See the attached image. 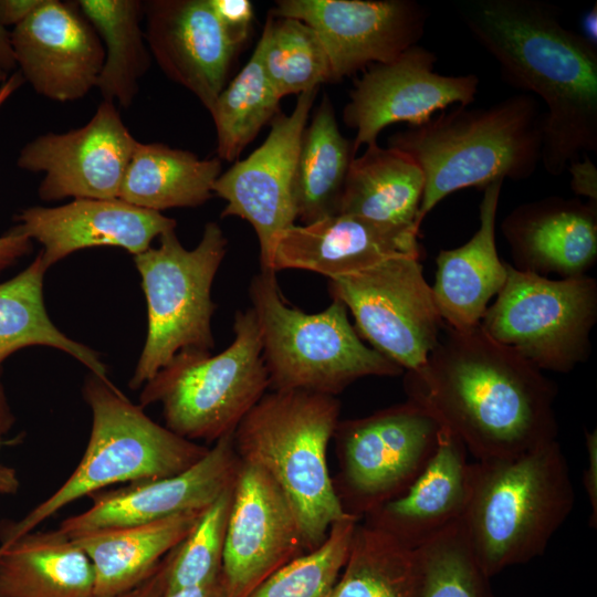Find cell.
<instances>
[{
	"label": "cell",
	"mask_w": 597,
	"mask_h": 597,
	"mask_svg": "<svg viewBox=\"0 0 597 597\" xmlns=\"http://www.w3.org/2000/svg\"><path fill=\"white\" fill-rule=\"evenodd\" d=\"M234 338L218 355L181 350L146 384L140 407L160 402L166 427L188 440L233 433L269 388L256 317L238 311Z\"/></svg>",
	"instance_id": "8"
},
{
	"label": "cell",
	"mask_w": 597,
	"mask_h": 597,
	"mask_svg": "<svg viewBox=\"0 0 597 597\" xmlns=\"http://www.w3.org/2000/svg\"><path fill=\"white\" fill-rule=\"evenodd\" d=\"M277 94L254 49L241 71L229 82L209 111L217 134V157L234 161L263 126L280 114Z\"/></svg>",
	"instance_id": "34"
},
{
	"label": "cell",
	"mask_w": 597,
	"mask_h": 597,
	"mask_svg": "<svg viewBox=\"0 0 597 597\" xmlns=\"http://www.w3.org/2000/svg\"><path fill=\"white\" fill-rule=\"evenodd\" d=\"M339 411L335 396L272 390L233 432L240 461L266 472L285 496L307 552L322 545L332 525L348 514L327 464Z\"/></svg>",
	"instance_id": "5"
},
{
	"label": "cell",
	"mask_w": 597,
	"mask_h": 597,
	"mask_svg": "<svg viewBox=\"0 0 597 597\" xmlns=\"http://www.w3.org/2000/svg\"><path fill=\"white\" fill-rule=\"evenodd\" d=\"M82 14L104 42L105 60L97 81L103 101L128 107L139 91V82L150 66L139 0H80Z\"/></svg>",
	"instance_id": "31"
},
{
	"label": "cell",
	"mask_w": 597,
	"mask_h": 597,
	"mask_svg": "<svg viewBox=\"0 0 597 597\" xmlns=\"http://www.w3.org/2000/svg\"><path fill=\"white\" fill-rule=\"evenodd\" d=\"M441 426L407 399L367 417L339 421V474L335 490L346 513L359 520L402 494L433 457Z\"/></svg>",
	"instance_id": "11"
},
{
	"label": "cell",
	"mask_w": 597,
	"mask_h": 597,
	"mask_svg": "<svg viewBox=\"0 0 597 597\" xmlns=\"http://www.w3.org/2000/svg\"><path fill=\"white\" fill-rule=\"evenodd\" d=\"M15 66L11 32L0 24V70L8 73L15 69Z\"/></svg>",
	"instance_id": "46"
},
{
	"label": "cell",
	"mask_w": 597,
	"mask_h": 597,
	"mask_svg": "<svg viewBox=\"0 0 597 597\" xmlns=\"http://www.w3.org/2000/svg\"><path fill=\"white\" fill-rule=\"evenodd\" d=\"M249 295L272 390L336 396L357 379L404 373L363 342L341 301L333 298L327 308L313 314L292 307L275 272L269 270L254 275Z\"/></svg>",
	"instance_id": "7"
},
{
	"label": "cell",
	"mask_w": 597,
	"mask_h": 597,
	"mask_svg": "<svg viewBox=\"0 0 597 597\" xmlns=\"http://www.w3.org/2000/svg\"><path fill=\"white\" fill-rule=\"evenodd\" d=\"M585 443L587 449V468L584 471L583 484L586 490L589 504H590V517L589 524L591 527H596L597 523V432L586 431Z\"/></svg>",
	"instance_id": "41"
},
{
	"label": "cell",
	"mask_w": 597,
	"mask_h": 597,
	"mask_svg": "<svg viewBox=\"0 0 597 597\" xmlns=\"http://www.w3.org/2000/svg\"><path fill=\"white\" fill-rule=\"evenodd\" d=\"M574 503L568 463L556 439L517 457L471 463L462 526L491 578L541 556Z\"/></svg>",
	"instance_id": "4"
},
{
	"label": "cell",
	"mask_w": 597,
	"mask_h": 597,
	"mask_svg": "<svg viewBox=\"0 0 597 597\" xmlns=\"http://www.w3.org/2000/svg\"><path fill=\"white\" fill-rule=\"evenodd\" d=\"M227 244L218 223L209 222L192 250L184 248L171 229L159 235L158 248L135 255L147 301L148 329L129 384L133 389L150 381L179 352L210 353L213 348L211 286Z\"/></svg>",
	"instance_id": "9"
},
{
	"label": "cell",
	"mask_w": 597,
	"mask_h": 597,
	"mask_svg": "<svg viewBox=\"0 0 597 597\" xmlns=\"http://www.w3.org/2000/svg\"><path fill=\"white\" fill-rule=\"evenodd\" d=\"M266 76L281 97L332 82L331 65L315 31L293 18H266L258 42Z\"/></svg>",
	"instance_id": "35"
},
{
	"label": "cell",
	"mask_w": 597,
	"mask_h": 597,
	"mask_svg": "<svg viewBox=\"0 0 597 597\" xmlns=\"http://www.w3.org/2000/svg\"><path fill=\"white\" fill-rule=\"evenodd\" d=\"M233 485L203 511L189 535L175 548L167 593L208 583L221 574Z\"/></svg>",
	"instance_id": "38"
},
{
	"label": "cell",
	"mask_w": 597,
	"mask_h": 597,
	"mask_svg": "<svg viewBox=\"0 0 597 597\" xmlns=\"http://www.w3.org/2000/svg\"><path fill=\"white\" fill-rule=\"evenodd\" d=\"M18 481L14 471L9 468H0V493H9L15 490Z\"/></svg>",
	"instance_id": "49"
},
{
	"label": "cell",
	"mask_w": 597,
	"mask_h": 597,
	"mask_svg": "<svg viewBox=\"0 0 597 597\" xmlns=\"http://www.w3.org/2000/svg\"><path fill=\"white\" fill-rule=\"evenodd\" d=\"M84 397L92 410L85 452L70 478L22 520L4 528V547L62 507L117 483H138L179 474L209 448L182 438L153 421L108 380L90 378Z\"/></svg>",
	"instance_id": "6"
},
{
	"label": "cell",
	"mask_w": 597,
	"mask_h": 597,
	"mask_svg": "<svg viewBox=\"0 0 597 597\" xmlns=\"http://www.w3.org/2000/svg\"><path fill=\"white\" fill-rule=\"evenodd\" d=\"M134 591H135V589L133 591L128 593V594H125V595H122V596H118V597H132L134 595Z\"/></svg>",
	"instance_id": "51"
},
{
	"label": "cell",
	"mask_w": 597,
	"mask_h": 597,
	"mask_svg": "<svg viewBox=\"0 0 597 597\" xmlns=\"http://www.w3.org/2000/svg\"><path fill=\"white\" fill-rule=\"evenodd\" d=\"M205 510L71 537L92 563L95 597H118L136 589L189 535Z\"/></svg>",
	"instance_id": "26"
},
{
	"label": "cell",
	"mask_w": 597,
	"mask_h": 597,
	"mask_svg": "<svg viewBox=\"0 0 597 597\" xmlns=\"http://www.w3.org/2000/svg\"><path fill=\"white\" fill-rule=\"evenodd\" d=\"M240 464L233 433L227 434L216 441L202 459L179 474L91 495L92 506L65 519L59 530L73 537L205 510L233 485Z\"/></svg>",
	"instance_id": "19"
},
{
	"label": "cell",
	"mask_w": 597,
	"mask_h": 597,
	"mask_svg": "<svg viewBox=\"0 0 597 597\" xmlns=\"http://www.w3.org/2000/svg\"><path fill=\"white\" fill-rule=\"evenodd\" d=\"M328 290L350 311L359 336L406 371L420 368L438 343L444 323L420 258L388 259L329 280Z\"/></svg>",
	"instance_id": "12"
},
{
	"label": "cell",
	"mask_w": 597,
	"mask_h": 597,
	"mask_svg": "<svg viewBox=\"0 0 597 597\" xmlns=\"http://www.w3.org/2000/svg\"><path fill=\"white\" fill-rule=\"evenodd\" d=\"M305 553L297 521L281 490L262 469L241 462L221 567L229 597H247Z\"/></svg>",
	"instance_id": "17"
},
{
	"label": "cell",
	"mask_w": 597,
	"mask_h": 597,
	"mask_svg": "<svg viewBox=\"0 0 597 597\" xmlns=\"http://www.w3.org/2000/svg\"><path fill=\"white\" fill-rule=\"evenodd\" d=\"M419 230L333 214L294 224L274 242L269 271L305 270L328 280L355 273L388 259L421 255Z\"/></svg>",
	"instance_id": "21"
},
{
	"label": "cell",
	"mask_w": 597,
	"mask_h": 597,
	"mask_svg": "<svg viewBox=\"0 0 597 597\" xmlns=\"http://www.w3.org/2000/svg\"><path fill=\"white\" fill-rule=\"evenodd\" d=\"M417 597H495L467 541L462 520L418 548Z\"/></svg>",
	"instance_id": "37"
},
{
	"label": "cell",
	"mask_w": 597,
	"mask_h": 597,
	"mask_svg": "<svg viewBox=\"0 0 597 597\" xmlns=\"http://www.w3.org/2000/svg\"><path fill=\"white\" fill-rule=\"evenodd\" d=\"M516 270L561 279L586 275L597 260V203L546 197L512 209L501 223Z\"/></svg>",
	"instance_id": "23"
},
{
	"label": "cell",
	"mask_w": 597,
	"mask_h": 597,
	"mask_svg": "<svg viewBox=\"0 0 597 597\" xmlns=\"http://www.w3.org/2000/svg\"><path fill=\"white\" fill-rule=\"evenodd\" d=\"M544 112L526 93L488 107L455 105L394 134L388 146L408 154L425 178L419 221L449 195L506 178H530L541 164Z\"/></svg>",
	"instance_id": "3"
},
{
	"label": "cell",
	"mask_w": 597,
	"mask_h": 597,
	"mask_svg": "<svg viewBox=\"0 0 597 597\" xmlns=\"http://www.w3.org/2000/svg\"><path fill=\"white\" fill-rule=\"evenodd\" d=\"M455 13L511 86L545 105L541 164L561 176L597 151V49L538 0H462ZM526 93V94H527Z\"/></svg>",
	"instance_id": "2"
},
{
	"label": "cell",
	"mask_w": 597,
	"mask_h": 597,
	"mask_svg": "<svg viewBox=\"0 0 597 597\" xmlns=\"http://www.w3.org/2000/svg\"><path fill=\"white\" fill-rule=\"evenodd\" d=\"M10 32L18 72L39 95L64 103L96 87L105 49L76 1L42 0Z\"/></svg>",
	"instance_id": "18"
},
{
	"label": "cell",
	"mask_w": 597,
	"mask_h": 597,
	"mask_svg": "<svg viewBox=\"0 0 597 597\" xmlns=\"http://www.w3.org/2000/svg\"><path fill=\"white\" fill-rule=\"evenodd\" d=\"M359 521L345 565L328 597H417L420 584L418 549H411L391 534Z\"/></svg>",
	"instance_id": "32"
},
{
	"label": "cell",
	"mask_w": 597,
	"mask_h": 597,
	"mask_svg": "<svg viewBox=\"0 0 597 597\" xmlns=\"http://www.w3.org/2000/svg\"><path fill=\"white\" fill-rule=\"evenodd\" d=\"M211 6L231 41L240 49L248 39L253 19L249 0H210Z\"/></svg>",
	"instance_id": "39"
},
{
	"label": "cell",
	"mask_w": 597,
	"mask_h": 597,
	"mask_svg": "<svg viewBox=\"0 0 597 597\" xmlns=\"http://www.w3.org/2000/svg\"><path fill=\"white\" fill-rule=\"evenodd\" d=\"M23 82L24 80L17 71L0 84V108L10 98V96L15 93Z\"/></svg>",
	"instance_id": "47"
},
{
	"label": "cell",
	"mask_w": 597,
	"mask_h": 597,
	"mask_svg": "<svg viewBox=\"0 0 597 597\" xmlns=\"http://www.w3.org/2000/svg\"><path fill=\"white\" fill-rule=\"evenodd\" d=\"M270 14L301 20L315 31L332 82L417 45L429 18L428 9L415 0H279Z\"/></svg>",
	"instance_id": "14"
},
{
	"label": "cell",
	"mask_w": 597,
	"mask_h": 597,
	"mask_svg": "<svg viewBox=\"0 0 597 597\" xmlns=\"http://www.w3.org/2000/svg\"><path fill=\"white\" fill-rule=\"evenodd\" d=\"M404 386L476 461L517 457L557 439L556 386L480 325L458 331L444 324Z\"/></svg>",
	"instance_id": "1"
},
{
	"label": "cell",
	"mask_w": 597,
	"mask_h": 597,
	"mask_svg": "<svg viewBox=\"0 0 597 597\" xmlns=\"http://www.w3.org/2000/svg\"><path fill=\"white\" fill-rule=\"evenodd\" d=\"M137 143L115 103L102 101L85 125L42 134L25 144L17 166L44 175L38 193L45 201L118 199Z\"/></svg>",
	"instance_id": "16"
},
{
	"label": "cell",
	"mask_w": 597,
	"mask_h": 597,
	"mask_svg": "<svg viewBox=\"0 0 597 597\" xmlns=\"http://www.w3.org/2000/svg\"><path fill=\"white\" fill-rule=\"evenodd\" d=\"M221 169L218 157L200 159L188 150L160 143L138 142L118 198L158 212L198 207L212 197Z\"/></svg>",
	"instance_id": "29"
},
{
	"label": "cell",
	"mask_w": 597,
	"mask_h": 597,
	"mask_svg": "<svg viewBox=\"0 0 597 597\" xmlns=\"http://www.w3.org/2000/svg\"><path fill=\"white\" fill-rule=\"evenodd\" d=\"M423 189V174L408 154L371 144L349 164L337 213L419 230Z\"/></svg>",
	"instance_id": "27"
},
{
	"label": "cell",
	"mask_w": 597,
	"mask_h": 597,
	"mask_svg": "<svg viewBox=\"0 0 597 597\" xmlns=\"http://www.w3.org/2000/svg\"><path fill=\"white\" fill-rule=\"evenodd\" d=\"M150 55L172 82L192 93L209 112L227 85L239 48L210 0L143 1Z\"/></svg>",
	"instance_id": "20"
},
{
	"label": "cell",
	"mask_w": 597,
	"mask_h": 597,
	"mask_svg": "<svg viewBox=\"0 0 597 597\" xmlns=\"http://www.w3.org/2000/svg\"><path fill=\"white\" fill-rule=\"evenodd\" d=\"M567 170L570 174V187L578 196L597 203V168L588 155H583L572 163Z\"/></svg>",
	"instance_id": "40"
},
{
	"label": "cell",
	"mask_w": 597,
	"mask_h": 597,
	"mask_svg": "<svg viewBox=\"0 0 597 597\" xmlns=\"http://www.w3.org/2000/svg\"><path fill=\"white\" fill-rule=\"evenodd\" d=\"M15 220V230L43 245L40 254L46 269L72 252L91 247H118L136 255L150 248L156 237L176 229L174 219L119 198L74 199L53 208L30 207Z\"/></svg>",
	"instance_id": "22"
},
{
	"label": "cell",
	"mask_w": 597,
	"mask_h": 597,
	"mask_svg": "<svg viewBox=\"0 0 597 597\" xmlns=\"http://www.w3.org/2000/svg\"><path fill=\"white\" fill-rule=\"evenodd\" d=\"M358 521L347 514L335 522L322 545L276 570L247 597H328L347 559Z\"/></svg>",
	"instance_id": "36"
},
{
	"label": "cell",
	"mask_w": 597,
	"mask_h": 597,
	"mask_svg": "<svg viewBox=\"0 0 597 597\" xmlns=\"http://www.w3.org/2000/svg\"><path fill=\"white\" fill-rule=\"evenodd\" d=\"M41 254L23 272L0 284V363L28 345L59 348L87 366L95 376L106 378V367L97 354L65 336L49 318L43 303Z\"/></svg>",
	"instance_id": "33"
},
{
	"label": "cell",
	"mask_w": 597,
	"mask_h": 597,
	"mask_svg": "<svg viewBox=\"0 0 597 597\" xmlns=\"http://www.w3.org/2000/svg\"><path fill=\"white\" fill-rule=\"evenodd\" d=\"M463 443L441 427L437 450L399 496L367 513L376 526L411 549L428 544L462 520L470 500L471 463Z\"/></svg>",
	"instance_id": "24"
},
{
	"label": "cell",
	"mask_w": 597,
	"mask_h": 597,
	"mask_svg": "<svg viewBox=\"0 0 597 597\" xmlns=\"http://www.w3.org/2000/svg\"><path fill=\"white\" fill-rule=\"evenodd\" d=\"M8 78V73L0 70V84L3 83Z\"/></svg>",
	"instance_id": "50"
},
{
	"label": "cell",
	"mask_w": 597,
	"mask_h": 597,
	"mask_svg": "<svg viewBox=\"0 0 597 597\" xmlns=\"http://www.w3.org/2000/svg\"><path fill=\"white\" fill-rule=\"evenodd\" d=\"M436 62L432 51L417 44L389 62L364 70L343 111L344 123L355 130V157L363 145L376 144L391 124L419 126L452 105L473 103L479 76L440 74L434 71Z\"/></svg>",
	"instance_id": "13"
},
{
	"label": "cell",
	"mask_w": 597,
	"mask_h": 597,
	"mask_svg": "<svg viewBox=\"0 0 597 597\" xmlns=\"http://www.w3.org/2000/svg\"><path fill=\"white\" fill-rule=\"evenodd\" d=\"M87 555L59 528L0 547V597H95Z\"/></svg>",
	"instance_id": "28"
},
{
	"label": "cell",
	"mask_w": 597,
	"mask_h": 597,
	"mask_svg": "<svg viewBox=\"0 0 597 597\" xmlns=\"http://www.w3.org/2000/svg\"><path fill=\"white\" fill-rule=\"evenodd\" d=\"M596 22H597V7L594 8L585 15L583 20L584 36L596 45Z\"/></svg>",
	"instance_id": "48"
},
{
	"label": "cell",
	"mask_w": 597,
	"mask_h": 597,
	"mask_svg": "<svg viewBox=\"0 0 597 597\" xmlns=\"http://www.w3.org/2000/svg\"><path fill=\"white\" fill-rule=\"evenodd\" d=\"M176 548V547H175ZM170 551L155 567L153 573L134 591L132 597H165L167 593L168 575L174 557Z\"/></svg>",
	"instance_id": "42"
},
{
	"label": "cell",
	"mask_w": 597,
	"mask_h": 597,
	"mask_svg": "<svg viewBox=\"0 0 597 597\" xmlns=\"http://www.w3.org/2000/svg\"><path fill=\"white\" fill-rule=\"evenodd\" d=\"M353 145L324 95L302 134L295 169L296 219L307 224L337 213Z\"/></svg>",
	"instance_id": "30"
},
{
	"label": "cell",
	"mask_w": 597,
	"mask_h": 597,
	"mask_svg": "<svg viewBox=\"0 0 597 597\" xmlns=\"http://www.w3.org/2000/svg\"><path fill=\"white\" fill-rule=\"evenodd\" d=\"M165 597H229L221 574L208 583L167 593Z\"/></svg>",
	"instance_id": "45"
},
{
	"label": "cell",
	"mask_w": 597,
	"mask_h": 597,
	"mask_svg": "<svg viewBox=\"0 0 597 597\" xmlns=\"http://www.w3.org/2000/svg\"><path fill=\"white\" fill-rule=\"evenodd\" d=\"M317 93L314 88L297 95L291 114L280 113L265 140L221 172L213 185V193L227 202L221 217H239L255 231L261 270H269L279 234L295 224L296 159Z\"/></svg>",
	"instance_id": "15"
},
{
	"label": "cell",
	"mask_w": 597,
	"mask_h": 597,
	"mask_svg": "<svg viewBox=\"0 0 597 597\" xmlns=\"http://www.w3.org/2000/svg\"><path fill=\"white\" fill-rule=\"evenodd\" d=\"M30 238L12 229L9 233L0 237V270L14 262L19 256L27 253L30 248Z\"/></svg>",
	"instance_id": "43"
},
{
	"label": "cell",
	"mask_w": 597,
	"mask_h": 597,
	"mask_svg": "<svg viewBox=\"0 0 597 597\" xmlns=\"http://www.w3.org/2000/svg\"><path fill=\"white\" fill-rule=\"evenodd\" d=\"M42 0H0V24L17 27L24 21Z\"/></svg>",
	"instance_id": "44"
},
{
	"label": "cell",
	"mask_w": 597,
	"mask_h": 597,
	"mask_svg": "<svg viewBox=\"0 0 597 597\" xmlns=\"http://www.w3.org/2000/svg\"><path fill=\"white\" fill-rule=\"evenodd\" d=\"M504 180L484 188L479 207V229L455 249L437 255L433 300L443 323L458 331L480 325L491 298L507 277V263L501 261L495 242V222Z\"/></svg>",
	"instance_id": "25"
},
{
	"label": "cell",
	"mask_w": 597,
	"mask_h": 597,
	"mask_svg": "<svg viewBox=\"0 0 597 597\" xmlns=\"http://www.w3.org/2000/svg\"><path fill=\"white\" fill-rule=\"evenodd\" d=\"M596 321L594 277L553 280L507 263L506 281L480 326L538 369L568 373L588 358Z\"/></svg>",
	"instance_id": "10"
}]
</instances>
